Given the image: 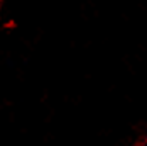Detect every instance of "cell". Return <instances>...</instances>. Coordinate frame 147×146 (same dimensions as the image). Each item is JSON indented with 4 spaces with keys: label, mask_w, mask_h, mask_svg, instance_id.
Returning a JSON list of instances; mask_svg holds the SVG:
<instances>
[{
    "label": "cell",
    "mask_w": 147,
    "mask_h": 146,
    "mask_svg": "<svg viewBox=\"0 0 147 146\" xmlns=\"http://www.w3.org/2000/svg\"><path fill=\"white\" fill-rule=\"evenodd\" d=\"M0 5H2V0H0Z\"/></svg>",
    "instance_id": "obj_1"
}]
</instances>
